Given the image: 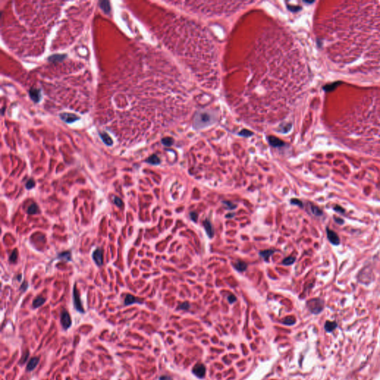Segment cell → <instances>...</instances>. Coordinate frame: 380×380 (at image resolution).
<instances>
[{"label": "cell", "mask_w": 380, "mask_h": 380, "mask_svg": "<svg viewBox=\"0 0 380 380\" xmlns=\"http://www.w3.org/2000/svg\"><path fill=\"white\" fill-rule=\"evenodd\" d=\"M324 34L333 63L362 74L380 71V1L339 2Z\"/></svg>", "instance_id": "cell-1"}, {"label": "cell", "mask_w": 380, "mask_h": 380, "mask_svg": "<svg viewBox=\"0 0 380 380\" xmlns=\"http://www.w3.org/2000/svg\"><path fill=\"white\" fill-rule=\"evenodd\" d=\"M337 125L341 140L353 143H380V91L367 93L347 110Z\"/></svg>", "instance_id": "cell-2"}, {"label": "cell", "mask_w": 380, "mask_h": 380, "mask_svg": "<svg viewBox=\"0 0 380 380\" xmlns=\"http://www.w3.org/2000/svg\"><path fill=\"white\" fill-rule=\"evenodd\" d=\"M215 117L210 112L204 111L197 114L195 118V126L198 129L204 128L215 122Z\"/></svg>", "instance_id": "cell-3"}, {"label": "cell", "mask_w": 380, "mask_h": 380, "mask_svg": "<svg viewBox=\"0 0 380 380\" xmlns=\"http://www.w3.org/2000/svg\"><path fill=\"white\" fill-rule=\"evenodd\" d=\"M323 305L324 304L322 300L319 299H312L307 302V307L310 311L314 314H318L322 310Z\"/></svg>", "instance_id": "cell-4"}, {"label": "cell", "mask_w": 380, "mask_h": 380, "mask_svg": "<svg viewBox=\"0 0 380 380\" xmlns=\"http://www.w3.org/2000/svg\"><path fill=\"white\" fill-rule=\"evenodd\" d=\"M73 304L75 306V308L77 312L79 313H85V310L83 308V306L82 305V301L80 299V296L77 288L76 287L75 285L73 289Z\"/></svg>", "instance_id": "cell-5"}, {"label": "cell", "mask_w": 380, "mask_h": 380, "mask_svg": "<svg viewBox=\"0 0 380 380\" xmlns=\"http://www.w3.org/2000/svg\"><path fill=\"white\" fill-rule=\"evenodd\" d=\"M60 323H61L62 328L65 330H68L71 327L72 321L71 316L66 309L62 310L61 313H60Z\"/></svg>", "instance_id": "cell-6"}, {"label": "cell", "mask_w": 380, "mask_h": 380, "mask_svg": "<svg viewBox=\"0 0 380 380\" xmlns=\"http://www.w3.org/2000/svg\"><path fill=\"white\" fill-rule=\"evenodd\" d=\"M92 258L94 261L99 267H101L103 265V251L102 249H96L92 254Z\"/></svg>", "instance_id": "cell-7"}, {"label": "cell", "mask_w": 380, "mask_h": 380, "mask_svg": "<svg viewBox=\"0 0 380 380\" xmlns=\"http://www.w3.org/2000/svg\"><path fill=\"white\" fill-rule=\"evenodd\" d=\"M206 367H205L203 364H201V363L196 364L192 368V373L195 374L197 377L201 378V379H202V378H204L205 377V375H206Z\"/></svg>", "instance_id": "cell-8"}, {"label": "cell", "mask_w": 380, "mask_h": 380, "mask_svg": "<svg viewBox=\"0 0 380 380\" xmlns=\"http://www.w3.org/2000/svg\"><path fill=\"white\" fill-rule=\"evenodd\" d=\"M326 231H327V235H328V240L330 241V242L333 245H339L340 244L339 238L335 232L332 230H330L329 228H327Z\"/></svg>", "instance_id": "cell-9"}, {"label": "cell", "mask_w": 380, "mask_h": 380, "mask_svg": "<svg viewBox=\"0 0 380 380\" xmlns=\"http://www.w3.org/2000/svg\"><path fill=\"white\" fill-rule=\"evenodd\" d=\"M203 224H204V229L206 231V235H208L210 238H212L215 235V229L211 221L209 219H205L203 222Z\"/></svg>", "instance_id": "cell-10"}, {"label": "cell", "mask_w": 380, "mask_h": 380, "mask_svg": "<svg viewBox=\"0 0 380 380\" xmlns=\"http://www.w3.org/2000/svg\"><path fill=\"white\" fill-rule=\"evenodd\" d=\"M133 304H139V305H141V304H142V300L138 299V298L135 297V296H134L133 295H131V294H127L124 300V305L129 306L133 305Z\"/></svg>", "instance_id": "cell-11"}, {"label": "cell", "mask_w": 380, "mask_h": 380, "mask_svg": "<svg viewBox=\"0 0 380 380\" xmlns=\"http://www.w3.org/2000/svg\"><path fill=\"white\" fill-rule=\"evenodd\" d=\"M60 117L64 122L67 123H72L79 119V117H77L75 114L70 113H62L61 115H60Z\"/></svg>", "instance_id": "cell-12"}, {"label": "cell", "mask_w": 380, "mask_h": 380, "mask_svg": "<svg viewBox=\"0 0 380 380\" xmlns=\"http://www.w3.org/2000/svg\"><path fill=\"white\" fill-rule=\"evenodd\" d=\"M39 360L40 358L39 357H33L31 360L28 361L27 366H26V370L28 372H31L36 369L38 364L39 363Z\"/></svg>", "instance_id": "cell-13"}, {"label": "cell", "mask_w": 380, "mask_h": 380, "mask_svg": "<svg viewBox=\"0 0 380 380\" xmlns=\"http://www.w3.org/2000/svg\"><path fill=\"white\" fill-rule=\"evenodd\" d=\"M29 95H30V97H31V100H34V101L36 102H39V100H40V99H41L40 91L37 88H32L30 89Z\"/></svg>", "instance_id": "cell-14"}, {"label": "cell", "mask_w": 380, "mask_h": 380, "mask_svg": "<svg viewBox=\"0 0 380 380\" xmlns=\"http://www.w3.org/2000/svg\"><path fill=\"white\" fill-rule=\"evenodd\" d=\"M275 252V250H274V249H268V250H261V251L259 252V255L261 257L264 258V260H265V261H268L269 257L273 256Z\"/></svg>", "instance_id": "cell-15"}, {"label": "cell", "mask_w": 380, "mask_h": 380, "mask_svg": "<svg viewBox=\"0 0 380 380\" xmlns=\"http://www.w3.org/2000/svg\"><path fill=\"white\" fill-rule=\"evenodd\" d=\"M233 266H234L235 269L238 272H244L247 269L248 267L247 264L244 261H241V260H238V261L235 262Z\"/></svg>", "instance_id": "cell-16"}, {"label": "cell", "mask_w": 380, "mask_h": 380, "mask_svg": "<svg viewBox=\"0 0 380 380\" xmlns=\"http://www.w3.org/2000/svg\"><path fill=\"white\" fill-rule=\"evenodd\" d=\"M46 301V299L43 296H37L35 299L33 301L32 305H33L34 308H39L41 306H43Z\"/></svg>", "instance_id": "cell-17"}, {"label": "cell", "mask_w": 380, "mask_h": 380, "mask_svg": "<svg viewBox=\"0 0 380 380\" xmlns=\"http://www.w3.org/2000/svg\"><path fill=\"white\" fill-rule=\"evenodd\" d=\"M146 162L149 163V164H151V165H155V166H157V165H159L160 163H161V160H160L159 157H157L156 155H151L149 158L146 159Z\"/></svg>", "instance_id": "cell-18"}, {"label": "cell", "mask_w": 380, "mask_h": 380, "mask_svg": "<svg viewBox=\"0 0 380 380\" xmlns=\"http://www.w3.org/2000/svg\"><path fill=\"white\" fill-rule=\"evenodd\" d=\"M57 258L62 261L68 262L71 261V254L70 252H63L57 256Z\"/></svg>", "instance_id": "cell-19"}, {"label": "cell", "mask_w": 380, "mask_h": 380, "mask_svg": "<svg viewBox=\"0 0 380 380\" xmlns=\"http://www.w3.org/2000/svg\"><path fill=\"white\" fill-rule=\"evenodd\" d=\"M39 212H40V211H39V208L37 204H32L31 205H30L27 210V213L28 215L39 214Z\"/></svg>", "instance_id": "cell-20"}, {"label": "cell", "mask_w": 380, "mask_h": 380, "mask_svg": "<svg viewBox=\"0 0 380 380\" xmlns=\"http://www.w3.org/2000/svg\"><path fill=\"white\" fill-rule=\"evenodd\" d=\"M269 143H270V145L274 146V147H280V146H282L284 145V143H283L282 140H278V138H275L274 137H269Z\"/></svg>", "instance_id": "cell-21"}, {"label": "cell", "mask_w": 380, "mask_h": 380, "mask_svg": "<svg viewBox=\"0 0 380 380\" xmlns=\"http://www.w3.org/2000/svg\"><path fill=\"white\" fill-rule=\"evenodd\" d=\"M66 55L64 54H54L52 55V56H51L50 57L48 58V60L50 62H60L62 61V60H64V58L66 57Z\"/></svg>", "instance_id": "cell-22"}, {"label": "cell", "mask_w": 380, "mask_h": 380, "mask_svg": "<svg viewBox=\"0 0 380 380\" xmlns=\"http://www.w3.org/2000/svg\"><path fill=\"white\" fill-rule=\"evenodd\" d=\"M100 138H101V139L102 140V141H103L107 146H111L112 143H113V142H112L111 138H110L109 136V134H107L106 133H101V134H100Z\"/></svg>", "instance_id": "cell-23"}, {"label": "cell", "mask_w": 380, "mask_h": 380, "mask_svg": "<svg viewBox=\"0 0 380 380\" xmlns=\"http://www.w3.org/2000/svg\"><path fill=\"white\" fill-rule=\"evenodd\" d=\"M100 6L101 9L105 13H109L111 10V7H110L109 2L108 1H101L100 2Z\"/></svg>", "instance_id": "cell-24"}, {"label": "cell", "mask_w": 380, "mask_h": 380, "mask_svg": "<svg viewBox=\"0 0 380 380\" xmlns=\"http://www.w3.org/2000/svg\"><path fill=\"white\" fill-rule=\"evenodd\" d=\"M222 204H224V206L228 210H234L235 209L237 208V205L233 204V202L229 201H223Z\"/></svg>", "instance_id": "cell-25"}, {"label": "cell", "mask_w": 380, "mask_h": 380, "mask_svg": "<svg viewBox=\"0 0 380 380\" xmlns=\"http://www.w3.org/2000/svg\"><path fill=\"white\" fill-rule=\"evenodd\" d=\"M336 327H337L336 323L332 322H326L325 324H324V328H325V330L328 332L332 331V330L335 329Z\"/></svg>", "instance_id": "cell-26"}, {"label": "cell", "mask_w": 380, "mask_h": 380, "mask_svg": "<svg viewBox=\"0 0 380 380\" xmlns=\"http://www.w3.org/2000/svg\"><path fill=\"white\" fill-rule=\"evenodd\" d=\"M296 261V258L294 256H289V257L285 258L282 261V264L284 265L290 266L292 265L294 262Z\"/></svg>", "instance_id": "cell-27"}, {"label": "cell", "mask_w": 380, "mask_h": 380, "mask_svg": "<svg viewBox=\"0 0 380 380\" xmlns=\"http://www.w3.org/2000/svg\"><path fill=\"white\" fill-rule=\"evenodd\" d=\"M296 322V319L294 318L293 316H288L286 317L284 320L282 321V323L285 325H292V324H295Z\"/></svg>", "instance_id": "cell-28"}, {"label": "cell", "mask_w": 380, "mask_h": 380, "mask_svg": "<svg viewBox=\"0 0 380 380\" xmlns=\"http://www.w3.org/2000/svg\"><path fill=\"white\" fill-rule=\"evenodd\" d=\"M310 211L316 216H321L322 215V211L318 206H314V205H311L310 206Z\"/></svg>", "instance_id": "cell-29"}, {"label": "cell", "mask_w": 380, "mask_h": 380, "mask_svg": "<svg viewBox=\"0 0 380 380\" xmlns=\"http://www.w3.org/2000/svg\"><path fill=\"white\" fill-rule=\"evenodd\" d=\"M17 256H18V252H17V250H14V251L11 252L10 257H9V260H10V261L12 262V263H15L17 260Z\"/></svg>", "instance_id": "cell-30"}, {"label": "cell", "mask_w": 380, "mask_h": 380, "mask_svg": "<svg viewBox=\"0 0 380 380\" xmlns=\"http://www.w3.org/2000/svg\"><path fill=\"white\" fill-rule=\"evenodd\" d=\"M29 356H30V353H29V351H26L24 353L23 356H22V358H21L20 362V364H23L25 363V362H27V360H28V357H29Z\"/></svg>", "instance_id": "cell-31"}, {"label": "cell", "mask_w": 380, "mask_h": 380, "mask_svg": "<svg viewBox=\"0 0 380 380\" xmlns=\"http://www.w3.org/2000/svg\"><path fill=\"white\" fill-rule=\"evenodd\" d=\"M173 142H174V140H172L171 138H163V139L162 140V143L164 146H172V144H173Z\"/></svg>", "instance_id": "cell-32"}, {"label": "cell", "mask_w": 380, "mask_h": 380, "mask_svg": "<svg viewBox=\"0 0 380 380\" xmlns=\"http://www.w3.org/2000/svg\"><path fill=\"white\" fill-rule=\"evenodd\" d=\"M113 201H114V203H115V204L116 205V206H119V207H123V201L121 200V198H120L119 197L114 196L113 197Z\"/></svg>", "instance_id": "cell-33"}, {"label": "cell", "mask_w": 380, "mask_h": 380, "mask_svg": "<svg viewBox=\"0 0 380 380\" xmlns=\"http://www.w3.org/2000/svg\"><path fill=\"white\" fill-rule=\"evenodd\" d=\"M35 187V181L33 178H31L28 180V182L25 184V187L27 189H31Z\"/></svg>", "instance_id": "cell-34"}, {"label": "cell", "mask_w": 380, "mask_h": 380, "mask_svg": "<svg viewBox=\"0 0 380 380\" xmlns=\"http://www.w3.org/2000/svg\"><path fill=\"white\" fill-rule=\"evenodd\" d=\"M290 204L292 205L299 206V207H301V208L303 207V203H302V201H301L299 199H297V198H292L291 200H290Z\"/></svg>", "instance_id": "cell-35"}, {"label": "cell", "mask_w": 380, "mask_h": 380, "mask_svg": "<svg viewBox=\"0 0 380 380\" xmlns=\"http://www.w3.org/2000/svg\"><path fill=\"white\" fill-rule=\"evenodd\" d=\"M190 308V305L189 302H183V303L180 304L179 305V307H178V309L180 310H188Z\"/></svg>", "instance_id": "cell-36"}, {"label": "cell", "mask_w": 380, "mask_h": 380, "mask_svg": "<svg viewBox=\"0 0 380 380\" xmlns=\"http://www.w3.org/2000/svg\"><path fill=\"white\" fill-rule=\"evenodd\" d=\"M189 217L191 218L192 221H193L194 222H197V218H198V214L196 212H191L189 213Z\"/></svg>", "instance_id": "cell-37"}, {"label": "cell", "mask_w": 380, "mask_h": 380, "mask_svg": "<svg viewBox=\"0 0 380 380\" xmlns=\"http://www.w3.org/2000/svg\"><path fill=\"white\" fill-rule=\"evenodd\" d=\"M227 300H228V301H229V304H233L234 302L237 301V298H236V296L233 295V294H229L227 297Z\"/></svg>", "instance_id": "cell-38"}, {"label": "cell", "mask_w": 380, "mask_h": 380, "mask_svg": "<svg viewBox=\"0 0 380 380\" xmlns=\"http://www.w3.org/2000/svg\"><path fill=\"white\" fill-rule=\"evenodd\" d=\"M28 284L26 282H24L22 284V285H21L20 290V291H22V292H25L26 290H28Z\"/></svg>", "instance_id": "cell-39"}, {"label": "cell", "mask_w": 380, "mask_h": 380, "mask_svg": "<svg viewBox=\"0 0 380 380\" xmlns=\"http://www.w3.org/2000/svg\"><path fill=\"white\" fill-rule=\"evenodd\" d=\"M159 380H172V379L169 376H161L159 378Z\"/></svg>", "instance_id": "cell-40"}, {"label": "cell", "mask_w": 380, "mask_h": 380, "mask_svg": "<svg viewBox=\"0 0 380 380\" xmlns=\"http://www.w3.org/2000/svg\"><path fill=\"white\" fill-rule=\"evenodd\" d=\"M334 210H336V212H342V213H343L344 211H345L342 208H341V207H340V206H335V207H334Z\"/></svg>", "instance_id": "cell-41"}, {"label": "cell", "mask_w": 380, "mask_h": 380, "mask_svg": "<svg viewBox=\"0 0 380 380\" xmlns=\"http://www.w3.org/2000/svg\"><path fill=\"white\" fill-rule=\"evenodd\" d=\"M235 214L234 213V212H232V213H230V212H229V213L226 215V218H233L235 217Z\"/></svg>", "instance_id": "cell-42"}, {"label": "cell", "mask_w": 380, "mask_h": 380, "mask_svg": "<svg viewBox=\"0 0 380 380\" xmlns=\"http://www.w3.org/2000/svg\"><path fill=\"white\" fill-rule=\"evenodd\" d=\"M335 221L337 222L338 224H342L344 223V221H343L342 219H341V218H335Z\"/></svg>", "instance_id": "cell-43"}]
</instances>
